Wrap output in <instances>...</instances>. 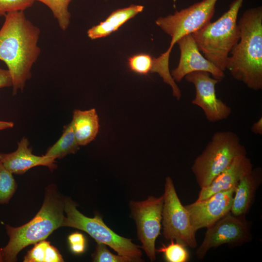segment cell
Here are the masks:
<instances>
[{"label":"cell","mask_w":262,"mask_h":262,"mask_svg":"<svg viewBox=\"0 0 262 262\" xmlns=\"http://www.w3.org/2000/svg\"><path fill=\"white\" fill-rule=\"evenodd\" d=\"M65 216L62 227L76 228L87 233L97 242L109 246L118 255L129 258L131 262H142V252L138 246L130 239L121 236L107 226L98 215L91 218L84 215L76 208V203L69 197H64Z\"/></svg>","instance_id":"8992f818"},{"label":"cell","mask_w":262,"mask_h":262,"mask_svg":"<svg viewBox=\"0 0 262 262\" xmlns=\"http://www.w3.org/2000/svg\"><path fill=\"white\" fill-rule=\"evenodd\" d=\"M177 43L180 50V60L170 72L175 82H180L186 75L196 71L207 72L220 82L225 77L224 71L201 54L191 33L182 37Z\"/></svg>","instance_id":"4fadbf2b"},{"label":"cell","mask_w":262,"mask_h":262,"mask_svg":"<svg viewBox=\"0 0 262 262\" xmlns=\"http://www.w3.org/2000/svg\"><path fill=\"white\" fill-rule=\"evenodd\" d=\"M207 229L203 240L196 251L199 260L212 248L225 244L240 246L251 241L252 237L251 224L245 215L237 216L230 212Z\"/></svg>","instance_id":"9c48e42d"},{"label":"cell","mask_w":262,"mask_h":262,"mask_svg":"<svg viewBox=\"0 0 262 262\" xmlns=\"http://www.w3.org/2000/svg\"><path fill=\"white\" fill-rule=\"evenodd\" d=\"M16 188L13 174L0 161V204L8 203Z\"/></svg>","instance_id":"7402d4cb"},{"label":"cell","mask_w":262,"mask_h":262,"mask_svg":"<svg viewBox=\"0 0 262 262\" xmlns=\"http://www.w3.org/2000/svg\"><path fill=\"white\" fill-rule=\"evenodd\" d=\"M64 213V197L56 185H49L45 190L41 208L31 221L18 227L5 226L9 239L7 245L1 248L4 262L16 261L17 254L24 248L45 240L61 227Z\"/></svg>","instance_id":"3957f363"},{"label":"cell","mask_w":262,"mask_h":262,"mask_svg":"<svg viewBox=\"0 0 262 262\" xmlns=\"http://www.w3.org/2000/svg\"><path fill=\"white\" fill-rule=\"evenodd\" d=\"M252 169V163L246 155L236 157L209 185L201 188L196 201L203 200L218 192L235 188L239 181Z\"/></svg>","instance_id":"9a60e30c"},{"label":"cell","mask_w":262,"mask_h":262,"mask_svg":"<svg viewBox=\"0 0 262 262\" xmlns=\"http://www.w3.org/2000/svg\"><path fill=\"white\" fill-rule=\"evenodd\" d=\"M12 86V79L8 69L0 67V88Z\"/></svg>","instance_id":"83f0119b"},{"label":"cell","mask_w":262,"mask_h":262,"mask_svg":"<svg viewBox=\"0 0 262 262\" xmlns=\"http://www.w3.org/2000/svg\"><path fill=\"white\" fill-rule=\"evenodd\" d=\"M14 126V123L13 122L0 120V130L12 128Z\"/></svg>","instance_id":"f546056e"},{"label":"cell","mask_w":262,"mask_h":262,"mask_svg":"<svg viewBox=\"0 0 262 262\" xmlns=\"http://www.w3.org/2000/svg\"><path fill=\"white\" fill-rule=\"evenodd\" d=\"M246 154L237 134L229 131L215 132L191 167L199 187L209 185L236 157Z\"/></svg>","instance_id":"5b68a950"},{"label":"cell","mask_w":262,"mask_h":262,"mask_svg":"<svg viewBox=\"0 0 262 262\" xmlns=\"http://www.w3.org/2000/svg\"><path fill=\"white\" fill-rule=\"evenodd\" d=\"M24 258V262H62L64 259L58 249L43 240L34 244Z\"/></svg>","instance_id":"ffe728a7"},{"label":"cell","mask_w":262,"mask_h":262,"mask_svg":"<svg viewBox=\"0 0 262 262\" xmlns=\"http://www.w3.org/2000/svg\"><path fill=\"white\" fill-rule=\"evenodd\" d=\"M170 241L167 246L163 244L162 247L156 249V252L163 253L165 260L168 262H187L190 255L186 246L174 240Z\"/></svg>","instance_id":"603a6c76"},{"label":"cell","mask_w":262,"mask_h":262,"mask_svg":"<svg viewBox=\"0 0 262 262\" xmlns=\"http://www.w3.org/2000/svg\"><path fill=\"white\" fill-rule=\"evenodd\" d=\"M244 1L234 0L217 20L191 33L204 56L224 72L229 53L239 40L237 17Z\"/></svg>","instance_id":"277c9868"},{"label":"cell","mask_w":262,"mask_h":262,"mask_svg":"<svg viewBox=\"0 0 262 262\" xmlns=\"http://www.w3.org/2000/svg\"><path fill=\"white\" fill-rule=\"evenodd\" d=\"M70 123L80 146H85L93 141L100 127L98 116L95 108L85 111L74 110Z\"/></svg>","instance_id":"ac0fdd59"},{"label":"cell","mask_w":262,"mask_h":262,"mask_svg":"<svg viewBox=\"0 0 262 262\" xmlns=\"http://www.w3.org/2000/svg\"><path fill=\"white\" fill-rule=\"evenodd\" d=\"M251 131L257 134L262 135V117L261 116L251 127Z\"/></svg>","instance_id":"f1b7e54d"},{"label":"cell","mask_w":262,"mask_h":262,"mask_svg":"<svg viewBox=\"0 0 262 262\" xmlns=\"http://www.w3.org/2000/svg\"><path fill=\"white\" fill-rule=\"evenodd\" d=\"M262 182L260 167L253 169L245 176L236 186L230 213L235 215H246L252 205L256 191Z\"/></svg>","instance_id":"2e32d148"},{"label":"cell","mask_w":262,"mask_h":262,"mask_svg":"<svg viewBox=\"0 0 262 262\" xmlns=\"http://www.w3.org/2000/svg\"></svg>","instance_id":"1f68e13d"},{"label":"cell","mask_w":262,"mask_h":262,"mask_svg":"<svg viewBox=\"0 0 262 262\" xmlns=\"http://www.w3.org/2000/svg\"><path fill=\"white\" fill-rule=\"evenodd\" d=\"M154 64V57L149 54L139 53L128 58L127 65L131 71L140 75L151 73Z\"/></svg>","instance_id":"cb8c5ba5"},{"label":"cell","mask_w":262,"mask_h":262,"mask_svg":"<svg viewBox=\"0 0 262 262\" xmlns=\"http://www.w3.org/2000/svg\"><path fill=\"white\" fill-rule=\"evenodd\" d=\"M240 38L228 59L226 69L251 89H262V6L246 10L238 22Z\"/></svg>","instance_id":"7a4b0ae2"},{"label":"cell","mask_w":262,"mask_h":262,"mask_svg":"<svg viewBox=\"0 0 262 262\" xmlns=\"http://www.w3.org/2000/svg\"><path fill=\"white\" fill-rule=\"evenodd\" d=\"M163 196L162 223L164 238L192 248H196V231L191 224L188 212L185 206L181 204L173 180L169 177L165 178Z\"/></svg>","instance_id":"ba28073f"},{"label":"cell","mask_w":262,"mask_h":262,"mask_svg":"<svg viewBox=\"0 0 262 262\" xmlns=\"http://www.w3.org/2000/svg\"><path fill=\"white\" fill-rule=\"evenodd\" d=\"M26 137L17 143V148L9 153H0V161L13 174L22 175L30 169L37 166H45L52 171L57 167L55 160L44 155L37 156L32 153Z\"/></svg>","instance_id":"5bb4252c"},{"label":"cell","mask_w":262,"mask_h":262,"mask_svg":"<svg viewBox=\"0 0 262 262\" xmlns=\"http://www.w3.org/2000/svg\"><path fill=\"white\" fill-rule=\"evenodd\" d=\"M96 250L92 254L93 261L96 262H130L128 257L112 253L105 244L97 242Z\"/></svg>","instance_id":"d4e9b609"},{"label":"cell","mask_w":262,"mask_h":262,"mask_svg":"<svg viewBox=\"0 0 262 262\" xmlns=\"http://www.w3.org/2000/svg\"><path fill=\"white\" fill-rule=\"evenodd\" d=\"M79 147L70 123L64 127L60 138L48 148L44 155L54 160L62 159L67 155L75 153Z\"/></svg>","instance_id":"d6986e66"},{"label":"cell","mask_w":262,"mask_h":262,"mask_svg":"<svg viewBox=\"0 0 262 262\" xmlns=\"http://www.w3.org/2000/svg\"><path fill=\"white\" fill-rule=\"evenodd\" d=\"M193 84L196 89L195 98L192 101L194 105L203 111L206 119L211 122L226 119L231 113V109L216 94L215 85L220 81L205 71L189 73L184 77Z\"/></svg>","instance_id":"8fae6325"},{"label":"cell","mask_w":262,"mask_h":262,"mask_svg":"<svg viewBox=\"0 0 262 262\" xmlns=\"http://www.w3.org/2000/svg\"><path fill=\"white\" fill-rule=\"evenodd\" d=\"M71 251L76 254L84 252L85 248V240L83 235L78 232L71 234L68 237Z\"/></svg>","instance_id":"4316f807"},{"label":"cell","mask_w":262,"mask_h":262,"mask_svg":"<svg viewBox=\"0 0 262 262\" xmlns=\"http://www.w3.org/2000/svg\"><path fill=\"white\" fill-rule=\"evenodd\" d=\"M163 204V196H149L144 201L130 202L131 215L136 223L138 238L151 262L156 260L155 242L160 233Z\"/></svg>","instance_id":"30bf717a"},{"label":"cell","mask_w":262,"mask_h":262,"mask_svg":"<svg viewBox=\"0 0 262 262\" xmlns=\"http://www.w3.org/2000/svg\"><path fill=\"white\" fill-rule=\"evenodd\" d=\"M144 8L141 5L131 4L114 11L105 20L88 30V37L94 40L108 36L129 20L142 12Z\"/></svg>","instance_id":"e0dca14e"},{"label":"cell","mask_w":262,"mask_h":262,"mask_svg":"<svg viewBox=\"0 0 262 262\" xmlns=\"http://www.w3.org/2000/svg\"><path fill=\"white\" fill-rule=\"evenodd\" d=\"M47 5L57 19L60 29L65 31L70 23L71 14L68 10L72 0H35Z\"/></svg>","instance_id":"44dd1931"},{"label":"cell","mask_w":262,"mask_h":262,"mask_svg":"<svg viewBox=\"0 0 262 262\" xmlns=\"http://www.w3.org/2000/svg\"><path fill=\"white\" fill-rule=\"evenodd\" d=\"M4 262L2 254L1 248H0V262Z\"/></svg>","instance_id":"4dcf8cb0"},{"label":"cell","mask_w":262,"mask_h":262,"mask_svg":"<svg viewBox=\"0 0 262 262\" xmlns=\"http://www.w3.org/2000/svg\"><path fill=\"white\" fill-rule=\"evenodd\" d=\"M4 17L0 29V60L11 74L15 95L32 77L31 69L41 52L38 45L40 30L24 11L9 13Z\"/></svg>","instance_id":"6da1fadb"},{"label":"cell","mask_w":262,"mask_h":262,"mask_svg":"<svg viewBox=\"0 0 262 262\" xmlns=\"http://www.w3.org/2000/svg\"><path fill=\"white\" fill-rule=\"evenodd\" d=\"M35 0H0V16L16 11H24L31 7Z\"/></svg>","instance_id":"484cf974"},{"label":"cell","mask_w":262,"mask_h":262,"mask_svg":"<svg viewBox=\"0 0 262 262\" xmlns=\"http://www.w3.org/2000/svg\"><path fill=\"white\" fill-rule=\"evenodd\" d=\"M235 189L216 193L205 199L185 206L196 231L212 226L230 212Z\"/></svg>","instance_id":"7c38bea8"},{"label":"cell","mask_w":262,"mask_h":262,"mask_svg":"<svg viewBox=\"0 0 262 262\" xmlns=\"http://www.w3.org/2000/svg\"><path fill=\"white\" fill-rule=\"evenodd\" d=\"M218 0H202L156 20V24L171 37L169 47L164 53L166 56L169 58L173 46L180 38L199 30L211 22Z\"/></svg>","instance_id":"52a82bcc"}]
</instances>
